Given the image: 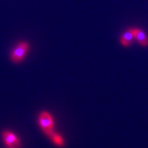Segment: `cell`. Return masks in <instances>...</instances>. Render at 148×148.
Returning a JSON list of instances; mask_svg holds the SVG:
<instances>
[{
    "mask_svg": "<svg viewBox=\"0 0 148 148\" xmlns=\"http://www.w3.org/2000/svg\"><path fill=\"white\" fill-rule=\"evenodd\" d=\"M39 123L46 134L50 136L54 132V120L51 114L48 112H42L39 114Z\"/></svg>",
    "mask_w": 148,
    "mask_h": 148,
    "instance_id": "obj_1",
    "label": "cell"
},
{
    "mask_svg": "<svg viewBox=\"0 0 148 148\" xmlns=\"http://www.w3.org/2000/svg\"><path fill=\"white\" fill-rule=\"evenodd\" d=\"M29 49L27 42H21L14 48L11 54V59L13 62L19 63L23 59Z\"/></svg>",
    "mask_w": 148,
    "mask_h": 148,
    "instance_id": "obj_2",
    "label": "cell"
},
{
    "mask_svg": "<svg viewBox=\"0 0 148 148\" xmlns=\"http://www.w3.org/2000/svg\"><path fill=\"white\" fill-rule=\"evenodd\" d=\"M2 138L4 142L9 148H18L20 146V141L14 133L5 131L2 133Z\"/></svg>",
    "mask_w": 148,
    "mask_h": 148,
    "instance_id": "obj_3",
    "label": "cell"
},
{
    "mask_svg": "<svg viewBox=\"0 0 148 148\" xmlns=\"http://www.w3.org/2000/svg\"><path fill=\"white\" fill-rule=\"evenodd\" d=\"M134 39V32H133V29H129L126 32L123 33V36H121L120 42L124 46H129L132 44Z\"/></svg>",
    "mask_w": 148,
    "mask_h": 148,
    "instance_id": "obj_4",
    "label": "cell"
},
{
    "mask_svg": "<svg viewBox=\"0 0 148 148\" xmlns=\"http://www.w3.org/2000/svg\"><path fill=\"white\" fill-rule=\"evenodd\" d=\"M133 32H134V38L138 40L140 45L142 46H147L148 45L147 37L143 30L140 29H133Z\"/></svg>",
    "mask_w": 148,
    "mask_h": 148,
    "instance_id": "obj_5",
    "label": "cell"
},
{
    "mask_svg": "<svg viewBox=\"0 0 148 148\" xmlns=\"http://www.w3.org/2000/svg\"><path fill=\"white\" fill-rule=\"evenodd\" d=\"M51 137V140L55 144L57 145H58V146H63L64 144V139L61 136H60V134H57V133H54L53 132L52 134L50 135Z\"/></svg>",
    "mask_w": 148,
    "mask_h": 148,
    "instance_id": "obj_6",
    "label": "cell"
}]
</instances>
